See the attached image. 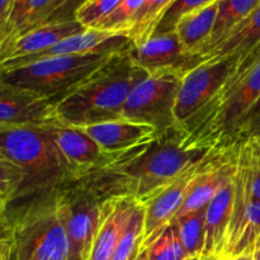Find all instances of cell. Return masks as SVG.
Wrapping results in <instances>:
<instances>
[{
	"label": "cell",
	"instance_id": "cell-32",
	"mask_svg": "<svg viewBox=\"0 0 260 260\" xmlns=\"http://www.w3.org/2000/svg\"><path fill=\"white\" fill-rule=\"evenodd\" d=\"M259 58H260V43L256 46L255 48H254V50H251L248 55L243 56L241 58H238V60H236L235 68H234L233 74H231L230 79H229L228 81L239 78L241 74L245 73L248 69H250L251 66H253L254 63L259 60Z\"/></svg>",
	"mask_w": 260,
	"mask_h": 260
},
{
	"label": "cell",
	"instance_id": "cell-17",
	"mask_svg": "<svg viewBox=\"0 0 260 260\" xmlns=\"http://www.w3.org/2000/svg\"><path fill=\"white\" fill-rule=\"evenodd\" d=\"M234 201L235 184L233 179L215 196L206 208V245L203 255H226Z\"/></svg>",
	"mask_w": 260,
	"mask_h": 260
},
{
	"label": "cell",
	"instance_id": "cell-39",
	"mask_svg": "<svg viewBox=\"0 0 260 260\" xmlns=\"http://www.w3.org/2000/svg\"><path fill=\"white\" fill-rule=\"evenodd\" d=\"M202 258H203V255H197V256H190V258L187 260H202Z\"/></svg>",
	"mask_w": 260,
	"mask_h": 260
},
{
	"label": "cell",
	"instance_id": "cell-33",
	"mask_svg": "<svg viewBox=\"0 0 260 260\" xmlns=\"http://www.w3.org/2000/svg\"><path fill=\"white\" fill-rule=\"evenodd\" d=\"M15 0H0V24L5 22Z\"/></svg>",
	"mask_w": 260,
	"mask_h": 260
},
{
	"label": "cell",
	"instance_id": "cell-10",
	"mask_svg": "<svg viewBox=\"0 0 260 260\" xmlns=\"http://www.w3.org/2000/svg\"><path fill=\"white\" fill-rule=\"evenodd\" d=\"M236 60L203 62L185 74L180 81L175 104V118L184 127L202 111L230 79Z\"/></svg>",
	"mask_w": 260,
	"mask_h": 260
},
{
	"label": "cell",
	"instance_id": "cell-26",
	"mask_svg": "<svg viewBox=\"0 0 260 260\" xmlns=\"http://www.w3.org/2000/svg\"><path fill=\"white\" fill-rule=\"evenodd\" d=\"M145 2L146 0H122L118 7L108 17L104 18L94 28L127 36L132 19H134L135 15L137 14V12L144 5Z\"/></svg>",
	"mask_w": 260,
	"mask_h": 260
},
{
	"label": "cell",
	"instance_id": "cell-12",
	"mask_svg": "<svg viewBox=\"0 0 260 260\" xmlns=\"http://www.w3.org/2000/svg\"><path fill=\"white\" fill-rule=\"evenodd\" d=\"M78 128L101 146L111 160V164L124 159L160 137L155 127L124 118Z\"/></svg>",
	"mask_w": 260,
	"mask_h": 260
},
{
	"label": "cell",
	"instance_id": "cell-11",
	"mask_svg": "<svg viewBox=\"0 0 260 260\" xmlns=\"http://www.w3.org/2000/svg\"><path fill=\"white\" fill-rule=\"evenodd\" d=\"M132 62L152 74H174L184 76L203 63L201 56L188 52L180 42L177 32L152 36L140 46H132L128 51Z\"/></svg>",
	"mask_w": 260,
	"mask_h": 260
},
{
	"label": "cell",
	"instance_id": "cell-14",
	"mask_svg": "<svg viewBox=\"0 0 260 260\" xmlns=\"http://www.w3.org/2000/svg\"><path fill=\"white\" fill-rule=\"evenodd\" d=\"M50 131L74 182H80L111 164V160L101 146L81 129L57 127L50 128Z\"/></svg>",
	"mask_w": 260,
	"mask_h": 260
},
{
	"label": "cell",
	"instance_id": "cell-23",
	"mask_svg": "<svg viewBox=\"0 0 260 260\" xmlns=\"http://www.w3.org/2000/svg\"><path fill=\"white\" fill-rule=\"evenodd\" d=\"M173 0H146L132 19L127 37L134 46H140L154 36L160 19Z\"/></svg>",
	"mask_w": 260,
	"mask_h": 260
},
{
	"label": "cell",
	"instance_id": "cell-34",
	"mask_svg": "<svg viewBox=\"0 0 260 260\" xmlns=\"http://www.w3.org/2000/svg\"><path fill=\"white\" fill-rule=\"evenodd\" d=\"M251 253H253L254 260H260V235H259V238L256 239L255 244H254L253 251H251Z\"/></svg>",
	"mask_w": 260,
	"mask_h": 260
},
{
	"label": "cell",
	"instance_id": "cell-28",
	"mask_svg": "<svg viewBox=\"0 0 260 260\" xmlns=\"http://www.w3.org/2000/svg\"><path fill=\"white\" fill-rule=\"evenodd\" d=\"M122 0H89L76 12V20L84 27L94 28L108 17Z\"/></svg>",
	"mask_w": 260,
	"mask_h": 260
},
{
	"label": "cell",
	"instance_id": "cell-30",
	"mask_svg": "<svg viewBox=\"0 0 260 260\" xmlns=\"http://www.w3.org/2000/svg\"><path fill=\"white\" fill-rule=\"evenodd\" d=\"M88 0H52L47 9H46L45 14L41 18L37 27L45 24H52V23L75 20L76 12Z\"/></svg>",
	"mask_w": 260,
	"mask_h": 260
},
{
	"label": "cell",
	"instance_id": "cell-37",
	"mask_svg": "<svg viewBox=\"0 0 260 260\" xmlns=\"http://www.w3.org/2000/svg\"><path fill=\"white\" fill-rule=\"evenodd\" d=\"M202 260H223V256H217V255H203Z\"/></svg>",
	"mask_w": 260,
	"mask_h": 260
},
{
	"label": "cell",
	"instance_id": "cell-7",
	"mask_svg": "<svg viewBox=\"0 0 260 260\" xmlns=\"http://www.w3.org/2000/svg\"><path fill=\"white\" fill-rule=\"evenodd\" d=\"M104 200L81 182L57 193V206L69 243L70 260H88L102 223Z\"/></svg>",
	"mask_w": 260,
	"mask_h": 260
},
{
	"label": "cell",
	"instance_id": "cell-15",
	"mask_svg": "<svg viewBox=\"0 0 260 260\" xmlns=\"http://www.w3.org/2000/svg\"><path fill=\"white\" fill-rule=\"evenodd\" d=\"M136 200L117 196L104 200L102 223L88 260H113L119 240L136 210Z\"/></svg>",
	"mask_w": 260,
	"mask_h": 260
},
{
	"label": "cell",
	"instance_id": "cell-18",
	"mask_svg": "<svg viewBox=\"0 0 260 260\" xmlns=\"http://www.w3.org/2000/svg\"><path fill=\"white\" fill-rule=\"evenodd\" d=\"M260 43V7L246 19L229 30L202 56L203 62L238 60L248 55Z\"/></svg>",
	"mask_w": 260,
	"mask_h": 260
},
{
	"label": "cell",
	"instance_id": "cell-25",
	"mask_svg": "<svg viewBox=\"0 0 260 260\" xmlns=\"http://www.w3.org/2000/svg\"><path fill=\"white\" fill-rule=\"evenodd\" d=\"M144 222L145 212L139 202L121 240H119L113 260H132L139 254L142 238H144Z\"/></svg>",
	"mask_w": 260,
	"mask_h": 260
},
{
	"label": "cell",
	"instance_id": "cell-21",
	"mask_svg": "<svg viewBox=\"0 0 260 260\" xmlns=\"http://www.w3.org/2000/svg\"><path fill=\"white\" fill-rule=\"evenodd\" d=\"M260 7V0H218V12L213 32L205 47L201 50L202 57L229 30L243 22Z\"/></svg>",
	"mask_w": 260,
	"mask_h": 260
},
{
	"label": "cell",
	"instance_id": "cell-9",
	"mask_svg": "<svg viewBox=\"0 0 260 260\" xmlns=\"http://www.w3.org/2000/svg\"><path fill=\"white\" fill-rule=\"evenodd\" d=\"M66 127L50 96L0 83V129Z\"/></svg>",
	"mask_w": 260,
	"mask_h": 260
},
{
	"label": "cell",
	"instance_id": "cell-13",
	"mask_svg": "<svg viewBox=\"0 0 260 260\" xmlns=\"http://www.w3.org/2000/svg\"><path fill=\"white\" fill-rule=\"evenodd\" d=\"M220 150V149H218ZM216 150L208 159L202 161L201 164L196 165L194 168L188 170L183 175H180L178 179L170 183L165 188H162L160 192L150 197L144 203H140L144 208L145 212V222H144V238L142 243L147 239L151 238L155 233L164 228L165 225L172 222L183 207L184 202L187 201L193 185L196 184L200 175L211 161L216 152Z\"/></svg>",
	"mask_w": 260,
	"mask_h": 260
},
{
	"label": "cell",
	"instance_id": "cell-24",
	"mask_svg": "<svg viewBox=\"0 0 260 260\" xmlns=\"http://www.w3.org/2000/svg\"><path fill=\"white\" fill-rule=\"evenodd\" d=\"M206 208L175 218L178 234L189 256L203 255L206 245Z\"/></svg>",
	"mask_w": 260,
	"mask_h": 260
},
{
	"label": "cell",
	"instance_id": "cell-42",
	"mask_svg": "<svg viewBox=\"0 0 260 260\" xmlns=\"http://www.w3.org/2000/svg\"><path fill=\"white\" fill-rule=\"evenodd\" d=\"M88 2H89V0H88Z\"/></svg>",
	"mask_w": 260,
	"mask_h": 260
},
{
	"label": "cell",
	"instance_id": "cell-4",
	"mask_svg": "<svg viewBox=\"0 0 260 260\" xmlns=\"http://www.w3.org/2000/svg\"><path fill=\"white\" fill-rule=\"evenodd\" d=\"M57 193L2 213V245L10 260H70Z\"/></svg>",
	"mask_w": 260,
	"mask_h": 260
},
{
	"label": "cell",
	"instance_id": "cell-31",
	"mask_svg": "<svg viewBox=\"0 0 260 260\" xmlns=\"http://www.w3.org/2000/svg\"><path fill=\"white\" fill-rule=\"evenodd\" d=\"M256 136H260V98L241 122L236 135V142Z\"/></svg>",
	"mask_w": 260,
	"mask_h": 260
},
{
	"label": "cell",
	"instance_id": "cell-6",
	"mask_svg": "<svg viewBox=\"0 0 260 260\" xmlns=\"http://www.w3.org/2000/svg\"><path fill=\"white\" fill-rule=\"evenodd\" d=\"M116 53L118 52H93L43 58L14 70L0 73V83L35 91L55 101L108 62Z\"/></svg>",
	"mask_w": 260,
	"mask_h": 260
},
{
	"label": "cell",
	"instance_id": "cell-29",
	"mask_svg": "<svg viewBox=\"0 0 260 260\" xmlns=\"http://www.w3.org/2000/svg\"><path fill=\"white\" fill-rule=\"evenodd\" d=\"M240 146L248 161L251 194L260 202V136L241 140Z\"/></svg>",
	"mask_w": 260,
	"mask_h": 260
},
{
	"label": "cell",
	"instance_id": "cell-16",
	"mask_svg": "<svg viewBox=\"0 0 260 260\" xmlns=\"http://www.w3.org/2000/svg\"><path fill=\"white\" fill-rule=\"evenodd\" d=\"M85 29L86 27H84L76 19L40 25L18 37L9 46L0 50V62L18 60V58L43 52L65 38L84 32Z\"/></svg>",
	"mask_w": 260,
	"mask_h": 260
},
{
	"label": "cell",
	"instance_id": "cell-36",
	"mask_svg": "<svg viewBox=\"0 0 260 260\" xmlns=\"http://www.w3.org/2000/svg\"><path fill=\"white\" fill-rule=\"evenodd\" d=\"M0 260H10V254L8 248L2 246V251H0Z\"/></svg>",
	"mask_w": 260,
	"mask_h": 260
},
{
	"label": "cell",
	"instance_id": "cell-35",
	"mask_svg": "<svg viewBox=\"0 0 260 260\" xmlns=\"http://www.w3.org/2000/svg\"><path fill=\"white\" fill-rule=\"evenodd\" d=\"M229 259H230V258H229ZM230 260H254V259H253V253H244V254H240V255L234 256V258H231Z\"/></svg>",
	"mask_w": 260,
	"mask_h": 260
},
{
	"label": "cell",
	"instance_id": "cell-8",
	"mask_svg": "<svg viewBox=\"0 0 260 260\" xmlns=\"http://www.w3.org/2000/svg\"><path fill=\"white\" fill-rule=\"evenodd\" d=\"M180 81L174 74L147 75L129 93L122 118L155 127L160 135L182 127L175 118Z\"/></svg>",
	"mask_w": 260,
	"mask_h": 260
},
{
	"label": "cell",
	"instance_id": "cell-5",
	"mask_svg": "<svg viewBox=\"0 0 260 260\" xmlns=\"http://www.w3.org/2000/svg\"><path fill=\"white\" fill-rule=\"evenodd\" d=\"M259 98L260 58L239 78L226 81L212 101L185 124V131L205 146H233L241 122Z\"/></svg>",
	"mask_w": 260,
	"mask_h": 260
},
{
	"label": "cell",
	"instance_id": "cell-41",
	"mask_svg": "<svg viewBox=\"0 0 260 260\" xmlns=\"http://www.w3.org/2000/svg\"><path fill=\"white\" fill-rule=\"evenodd\" d=\"M136 258H137V255H136V256H135V258H134V259H132V260H136Z\"/></svg>",
	"mask_w": 260,
	"mask_h": 260
},
{
	"label": "cell",
	"instance_id": "cell-20",
	"mask_svg": "<svg viewBox=\"0 0 260 260\" xmlns=\"http://www.w3.org/2000/svg\"><path fill=\"white\" fill-rule=\"evenodd\" d=\"M52 0H15L7 19L0 24V50L35 29Z\"/></svg>",
	"mask_w": 260,
	"mask_h": 260
},
{
	"label": "cell",
	"instance_id": "cell-19",
	"mask_svg": "<svg viewBox=\"0 0 260 260\" xmlns=\"http://www.w3.org/2000/svg\"><path fill=\"white\" fill-rule=\"evenodd\" d=\"M218 12V0L185 15L175 27L178 37L190 53L200 56L213 32Z\"/></svg>",
	"mask_w": 260,
	"mask_h": 260
},
{
	"label": "cell",
	"instance_id": "cell-3",
	"mask_svg": "<svg viewBox=\"0 0 260 260\" xmlns=\"http://www.w3.org/2000/svg\"><path fill=\"white\" fill-rule=\"evenodd\" d=\"M0 156L14 162L24 177V205L60 192L74 178L50 129H0Z\"/></svg>",
	"mask_w": 260,
	"mask_h": 260
},
{
	"label": "cell",
	"instance_id": "cell-22",
	"mask_svg": "<svg viewBox=\"0 0 260 260\" xmlns=\"http://www.w3.org/2000/svg\"><path fill=\"white\" fill-rule=\"evenodd\" d=\"M141 249L146 254L147 260H187L190 258L180 240L174 222L165 225L151 238L141 243Z\"/></svg>",
	"mask_w": 260,
	"mask_h": 260
},
{
	"label": "cell",
	"instance_id": "cell-40",
	"mask_svg": "<svg viewBox=\"0 0 260 260\" xmlns=\"http://www.w3.org/2000/svg\"><path fill=\"white\" fill-rule=\"evenodd\" d=\"M223 260H230V259H229L228 256H223Z\"/></svg>",
	"mask_w": 260,
	"mask_h": 260
},
{
	"label": "cell",
	"instance_id": "cell-1",
	"mask_svg": "<svg viewBox=\"0 0 260 260\" xmlns=\"http://www.w3.org/2000/svg\"><path fill=\"white\" fill-rule=\"evenodd\" d=\"M216 150L203 146L184 127H178L80 182L103 200L127 196L144 203Z\"/></svg>",
	"mask_w": 260,
	"mask_h": 260
},
{
	"label": "cell",
	"instance_id": "cell-38",
	"mask_svg": "<svg viewBox=\"0 0 260 260\" xmlns=\"http://www.w3.org/2000/svg\"><path fill=\"white\" fill-rule=\"evenodd\" d=\"M136 260H147L146 259V254H145V251L142 250L141 248H140V251H139V254H137Z\"/></svg>",
	"mask_w": 260,
	"mask_h": 260
},
{
	"label": "cell",
	"instance_id": "cell-27",
	"mask_svg": "<svg viewBox=\"0 0 260 260\" xmlns=\"http://www.w3.org/2000/svg\"><path fill=\"white\" fill-rule=\"evenodd\" d=\"M216 0H173L172 4L164 13V15L160 19L154 36L164 35V33L174 32L178 22L185 15L211 4Z\"/></svg>",
	"mask_w": 260,
	"mask_h": 260
},
{
	"label": "cell",
	"instance_id": "cell-2",
	"mask_svg": "<svg viewBox=\"0 0 260 260\" xmlns=\"http://www.w3.org/2000/svg\"><path fill=\"white\" fill-rule=\"evenodd\" d=\"M128 51L116 53L91 75L55 99L57 113L66 127L78 128L122 119L129 93L149 75L132 62Z\"/></svg>",
	"mask_w": 260,
	"mask_h": 260
}]
</instances>
